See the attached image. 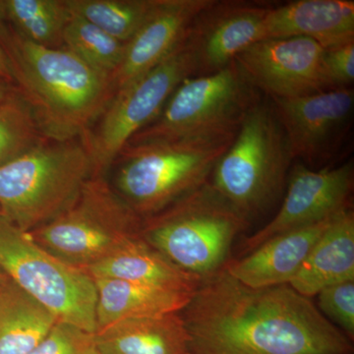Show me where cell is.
I'll return each instance as SVG.
<instances>
[{"instance_id": "21", "label": "cell", "mask_w": 354, "mask_h": 354, "mask_svg": "<svg viewBox=\"0 0 354 354\" xmlns=\"http://www.w3.org/2000/svg\"><path fill=\"white\" fill-rule=\"evenodd\" d=\"M93 279L97 290L95 332L127 319L178 313L187 306L194 293L116 279Z\"/></svg>"}, {"instance_id": "2", "label": "cell", "mask_w": 354, "mask_h": 354, "mask_svg": "<svg viewBox=\"0 0 354 354\" xmlns=\"http://www.w3.org/2000/svg\"><path fill=\"white\" fill-rule=\"evenodd\" d=\"M6 51L17 94L31 109L44 138H81L111 104V77L91 68L66 48H50L28 41L2 24Z\"/></svg>"}, {"instance_id": "25", "label": "cell", "mask_w": 354, "mask_h": 354, "mask_svg": "<svg viewBox=\"0 0 354 354\" xmlns=\"http://www.w3.org/2000/svg\"><path fill=\"white\" fill-rule=\"evenodd\" d=\"M155 0H67L70 11L127 43L136 34Z\"/></svg>"}, {"instance_id": "18", "label": "cell", "mask_w": 354, "mask_h": 354, "mask_svg": "<svg viewBox=\"0 0 354 354\" xmlns=\"http://www.w3.org/2000/svg\"><path fill=\"white\" fill-rule=\"evenodd\" d=\"M346 281H354L353 208L335 216L288 285L311 298L324 288Z\"/></svg>"}, {"instance_id": "7", "label": "cell", "mask_w": 354, "mask_h": 354, "mask_svg": "<svg viewBox=\"0 0 354 354\" xmlns=\"http://www.w3.org/2000/svg\"><path fill=\"white\" fill-rule=\"evenodd\" d=\"M259 100V91L234 60L216 73L184 80L155 120L127 145L234 139L249 109Z\"/></svg>"}, {"instance_id": "19", "label": "cell", "mask_w": 354, "mask_h": 354, "mask_svg": "<svg viewBox=\"0 0 354 354\" xmlns=\"http://www.w3.org/2000/svg\"><path fill=\"white\" fill-rule=\"evenodd\" d=\"M99 354H190V337L180 312L127 319L95 334Z\"/></svg>"}, {"instance_id": "29", "label": "cell", "mask_w": 354, "mask_h": 354, "mask_svg": "<svg viewBox=\"0 0 354 354\" xmlns=\"http://www.w3.org/2000/svg\"><path fill=\"white\" fill-rule=\"evenodd\" d=\"M323 69L329 90L351 88L354 80V41L325 50Z\"/></svg>"}, {"instance_id": "22", "label": "cell", "mask_w": 354, "mask_h": 354, "mask_svg": "<svg viewBox=\"0 0 354 354\" xmlns=\"http://www.w3.org/2000/svg\"><path fill=\"white\" fill-rule=\"evenodd\" d=\"M57 322L13 281L0 293V354H29Z\"/></svg>"}, {"instance_id": "3", "label": "cell", "mask_w": 354, "mask_h": 354, "mask_svg": "<svg viewBox=\"0 0 354 354\" xmlns=\"http://www.w3.org/2000/svg\"><path fill=\"white\" fill-rule=\"evenodd\" d=\"M93 176L94 162L82 137L44 139L0 167V211L21 230L31 232L67 211Z\"/></svg>"}, {"instance_id": "17", "label": "cell", "mask_w": 354, "mask_h": 354, "mask_svg": "<svg viewBox=\"0 0 354 354\" xmlns=\"http://www.w3.org/2000/svg\"><path fill=\"white\" fill-rule=\"evenodd\" d=\"M307 38L330 50L354 41L353 0H298L272 6L261 39Z\"/></svg>"}, {"instance_id": "5", "label": "cell", "mask_w": 354, "mask_h": 354, "mask_svg": "<svg viewBox=\"0 0 354 354\" xmlns=\"http://www.w3.org/2000/svg\"><path fill=\"white\" fill-rule=\"evenodd\" d=\"M293 158L271 100L249 109L209 180L218 194L250 221L278 199Z\"/></svg>"}, {"instance_id": "16", "label": "cell", "mask_w": 354, "mask_h": 354, "mask_svg": "<svg viewBox=\"0 0 354 354\" xmlns=\"http://www.w3.org/2000/svg\"><path fill=\"white\" fill-rule=\"evenodd\" d=\"M339 214L272 237L245 257L225 263L223 270L249 288L288 285Z\"/></svg>"}, {"instance_id": "31", "label": "cell", "mask_w": 354, "mask_h": 354, "mask_svg": "<svg viewBox=\"0 0 354 354\" xmlns=\"http://www.w3.org/2000/svg\"><path fill=\"white\" fill-rule=\"evenodd\" d=\"M13 90L10 83L0 78V104L6 101L12 94Z\"/></svg>"}, {"instance_id": "6", "label": "cell", "mask_w": 354, "mask_h": 354, "mask_svg": "<svg viewBox=\"0 0 354 354\" xmlns=\"http://www.w3.org/2000/svg\"><path fill=\"white\" fill-rule=\"evenodd\" d=\"M234 139L127 145L113 189L140 218L155 215L209 183Z\"/></svg>"}, {"instance_id": "20", "label": "cell", "mask_w": 354, "mask_h": 354, "mask_svg": "<svg viewBox=\"0 0 354 354\" xmlns=\"http://www.w3.org/2000/svg\"><path fill=\"white\" fill-rule=\"evenodd\" d=\"M85 272L92 279H121L190 293L197 290L203 279L179 269L141 236L132 239Z\"/></svg>"}, {"instance_id": "10", "label": "cell", "mask_w": 354, "mask_h": 354, "mask_svg": "<svg viewBox=\"0 0 354 354\" xmlns=\"http://www.w3.org/2000/svg\"><path fill=\"white\" fill-rule=\"evenodd\" d=\"M196 74V60L185 36L160 64L114 94L97 125L82 137L95 176H104L128 141L155 120L184 80Z\"/></svg>"}, {"instance_id": "15", "label": "cell", "mask_w": 354, "mask_h": 354, "mask_svg": "<svg viewBox=\"0 0 354 354\" xmlns=\"http://www.w3.org/2000/svg\"><path fill=\"white\" fill-rule=\"evenodd\" d=\"M212 0H155L136 34L127 43L111 75L114 94L150 71L176 50L191 24Z\"/></svg>"}, {"instance_id": "28", "label": "cell", "mask_w": 354, "mask_h": 354, "mask_svg": "<svg viewBox=\"0 0 354 354\" xmlns=\"http://www.w3.org/2000/svg\"><path fill=\"white\" fill-rule=\"evenodd\" d=\"M317 297L321 311L339 326L349 339H353L354 281L324 288Z\"/></svg>"}, {"instance_id": "24", "label": "cell", "mask_w": 354, "mask_h": 354, "mask_svg": "<svg viewBox=\"0 0 354 354\" xmlns=\"http://www.w3.org/2000/svg\"><path fill=\"white\" fill-rule=\"evenodd\" d=\"M125 46L127 43L71 12L64 30V48L91 68L111 77L120 66Z\"/></svg>"}, {"instance_id": "4", "label": "cell", "mask_w": 354, "mask_h": 354, "mask_svg": "<svg viewBox=\"0 0 354 354\" xmlns=\"http://www.w3.org/2000/svg\"><path fill=\"white\" fill-rule=\"evenodd\" d=\"M248 225L209 181L142 218L140 236L179 269L204 279L223 269L234 239Z\"/></svg>"}, {"instance_id": "8", "label": "cell", "mask_w": 354, "mask_h": 354, "mask_svg": "<svg viewBox=\"0 0 354 354\" xmlns=\"http://www.w3.org/2000/svg\"><path fill=\"white\" fill-rule=\"evenodd\" d=\"M141 225L104 176H97L67 211L27 234L58 260L85 272L139 237Z\"/></svg>"}, {"instance_id": "26", "label": "cell", "mask_w": 354, "mask_h": 354, "mask_svg": "<svg viewBox=\"0 0 354 354\" xmlns=\"http://www.w3.org/2000/svg\"><path fill=\"white\" fill-rule=\"evenodd\" d=\"M44 139L31 109L17 92L0 104V167L29 152Z\"/></svg>"}, {"instance_id": "13", "label": "cell", "mask_w": 354, "mask_h": 354, "mask_svg": "<svg viewBox=\"0 0 354 354\" xmlns=\"http://www.w3.org/2000/svg\"><path fill=\"white\" fill-rule=\"evenodd\" d=\"M270 100L286 133L293 160L314 162L332 157L351 127L353 88Z\"/></svg>"}, {"instance_id": "33", "label": "cell", "mask_w": 354, "mask_h": 354, "mask_svg": "<svg viewBox=\"0 0 354 354\" xmlns=\"http://www.w3.org/2000/svg\"><path fill=\"white\" fill-rule=\"evenodd\" d=\"M0 214H1V211H0Z\"/></svg>"}, {"instance_id": "11", "label": "cell", "mask_w": 354, "mask_h": 354, "mask_svg": "<svg viewBox=\"0 0 354 354\" xmlns=\"http://www.w3.org/2000/svg\"><path fill=\"white\" fill-rule=\"evenodd\" d=\"M325 50L307 38L261 39L234 62L270 99H293L329 90L323 69Z\"/></svg>"}, {"instance_id": "32", "label": "cell", "mask_w": 354, "mask_h": 354, "mask_svg": "<svg viewBox=\"0 0 354 354\" xmlns=\"http://www.w3.org/2000/svg\"><path fill=\"white\" fill-rule=\"evenodd\" d=\"M9 281H10V279L8 278V276L0 269V293L4 290Z\"/></svg>"}, {"instance_id": "1", "label": "cell", "mask_w": 354, "mask_h": 354, "mask_svg": "<svg viewBox=\"0 0 354 354\" xmlns=\"http://www.w3.org/2000/svg\"><path fill=\"white\" fill-rule=\"evenodd\" d=\"M190 354H354L351 339L290 285L252 288L225 270L180 312Z\"/></svg>"}, {"instance_id": "9", "label": "cell", "mask_w": 354, "mask_h": 354, "mask_svg": "<svg viewBox=\"0 0 354 354\" xmlns=\"http://www.w3.org/2000/svg\"><path fill=\"white\" fill-rule=\"evenodd\" d=\"M0 269L58 322L95 334L97 290L87 272L65 264L0 214Z\"/></svg>"}, {"instance_id": "14", "label": "cell", "mask_w": 354, "mask_h": 354, "mask_svg": "<svg viewBox=\"0 0 354 354\" xmlns=\"http://www.w3.org/2000/svg\"><path fill=\"white\" fill-rule=\"evenodd\" d=\"M271 4L212 0L191 24L186 39L197 64L196 76L225 68L251 44L260 41Z\"/></svg>"}, {"instance_id": "23", "label": "cell", "mask_w": 354, "mask_h": 354, "mask_svg": "<svg viewBox=\"0 0 354 354\" xmlns=\"http://www.w3.org/2000/svg\"><path fill=\"white\" fill-rule=\"evenodd\" d=\"M0 16L28 41L44 48H62L71 11L67 0H3Z\"/></svg>"}, {"instance_id": "27", "label": "cell", "mask_w": 354, "mask_h": 354, "mask_svg": "<svg viewBox=\"0 0 354 354\" xmlns=\"http://www.w3.org/2000/svg\"><path fill=\"white\" fill-rule=\"evenodd\" d=\"M29 354H99L95 334L71 324L57 322Z\"/></svg>"}, {"instance_id": "30", "label": "cell", "mask_w": 354, "mask_h": 354, "mask_svg": "<svg viewBox=\"0 0 354 354\" xmlns=\"http://www.w3.org/2000/svg\"><path fill=\"white\" fill-rule=\"evenodd\" d=\"M0 78L3 79V80L9 83L12 82L6 51H4L1 43H0Z\"/></svg>"}, {"instance_id": "12", "label": "cell", "mask_w": 354, "mask_h": 354, "mask_svg": "<svg viewBox=\"0 0 354 354\" xmlns=\"http://www.w3.org/2000/svg\"><path fill=\"white\" fill-rule=\"evenodd\" d=\"M354 171L351 162L320 171L298 164L288 176V191L277 215L247 237L242 253L248 254L272 237L313 225L351 208Z\"/></svg>"}]
</instances>
